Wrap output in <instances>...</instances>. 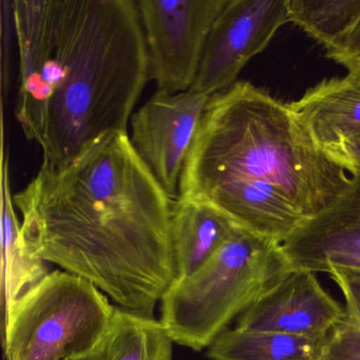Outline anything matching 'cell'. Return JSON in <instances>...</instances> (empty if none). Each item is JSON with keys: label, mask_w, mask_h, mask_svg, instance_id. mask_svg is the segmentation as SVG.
Returning a JSON list of instances; mask_svg holds the SVG:
<instances>
[{"label": "cell", "mask_w": 360, "mask_h": 360, "mask_svg": "<svg viewBox=\"0 0 360 360\" xmlns=\"http://www.w3.org/2000/svg\"><path fill=\"white\" fill-rule=\"evenodd\" d=\"M351 172L322 148L290 104L248 82L212 94L187 155L178 199L197 201L217 187L266 182L307 219L349 188Z\"/></svg>", "instance_id": "3957f363"}, {"label": "cell", "mask_w": 360, "mask_h": 360, "mask_svg": "<svg viewBox=\"0 0 360 360\" xmlns=\"http://www.w3.org/2000/svg\"><path fill=\"white\" fill-rule=\"evenodd\" d=\"M335 155L347 165L351 174L360 172V136L345 141Z\"/></svg>", "instance_id": "44dd1931"}, {"label": "cell", "mask_w": 360, "mask_h": 360, "mask_svg": "<svg viewBox=\"0 0 360 360\" xmlns=\"http://www.w3.org/2000/svg\"><path fill=\"white\" fill-rule=\"evenodd\" d=\"M290 105L316 142L334 155L345 141L360 136V77L321 82Z\"/></svg>", "instance_id": "7c38bea8"}, {"label": "cell", "mask_w": 360, "mask_h": 360, "mask_svg": "<svg viewBox=\"0 0 360 360\" xmlns=\"http://www.w3.org/2000/svg\"><path fill=\"white\" fill-rule=\"evenodd\" d=\"M237 227L229 217L207 204L174 200L170 242L176 280L188 277L201 269Z\"/></svg>", "instance_id": "4fadbf2b"}, {"label": "cell", "mask_w": 360, "mask_h": 360, "mask_svg": "<svg viewBox=\"0 0 360 360\" xmlns=\"http://www.w3.org/2000/svg\"><path fill=\"white\" fill-rule=\"evenodd\" d=\"M20 52L15 117L44 163L60 165L127 132L149 79L136 0H13Z\"/></svg>", "instance_id": "7a4b0ae2"}, {"label": "cell", "mask_w": 360, "mask_h": 360, "mask_svg": "<svg viewBox=\"0 0 360 360\" xmlns=\"http://www.w3.org/2000/svg\"><path fill=\"white\" fill-rule=\"evenodd\" d=\"M286 22L288 0H227L208 35L189 90L212 96L231 87L243 67Z\"/></svg>", "instance_id": "52a82bcc"}, {"label": "cell", "mask_w": 360, "mask_h": 360, "mask_svg": "<svg viewBox=\"0 0 360 360\" xmlns=\"http://www.w3.org/2000/svg\"><path fill=\"white\" fill-rule=\"evenodd\" d=\"M328 275L345 297L347 317L360 326V271L335 269Z\"/></svg>", "instance_id": "d6986e66"}, {"label": "cell", "mask_w": 360, "mask_h": 360, "mask_svg": "<svg viewBox=\"0 0 360 360\" xmlns=\"http://www.w3.org/2000/svg\"><path fill=\"white\" fill-rule=\"evenodd\" d=\"M172 345L161 320L115 307L108 330L87 360H172Z\"/></svg>", "instance_id": "9a60e30c"}, {"label": "cell", "mask_w": 360, "mask_h": 360, "mask_svg": "<svg viewBox=\"0 0 360 360\" xmlns=\"http://www.w3.org/2000/svg\"><path fill=\"white\" fill-rule=\"evenodd\" d=\"M13 200L32 256L91 282L120 309L153 317L176 280L174 199L128 132H108L60 165L43 163Z\"/></svg>", "instance_id": "6da1fadb"}, {"label": "cell", "mask_w": 360, "mask_h": 360, "mask_svg": "<svg viewBox=\"0 0 360 360\" xmlns=\"http://www.w3.org/2000/svg\"><path fill=\"white\" fill-rule=\"evenodd\" d=\"M1 6V58H3V94L9 82V53L12 29H14L13 0H3Z\"/></svg>", "instance_id": "ffe728a7"}, {"label": "cell", "mask_w": 360, "mask_h": 360, "mask_svg": "<svg viewBox=\"0 0 360 360\" xmlns=\"http://www.w3.org/2000/svg\"><path fill=\"white\" fill-rule=\"evenodd\" d=\"M320 360H360V326L345 316L328 334Z\"/></svg>", "instance_id": "ac0fdd59"}, {"label": "cell", "mask_w": 360, "mask_h": 360, "mask_svg": "<svg viewBox=\"0 0 360 360\" xmlns=\"http://www.w3.org/2000/svg\"><path fill=\"white\" fill-rule=\"evenodd\" d=\"M1 245H3L4 316L11 311L16 301L49 275L47 262L32 256L27 250L20 235V222L15 212L13 195L10 187L9 161L3 160V216H1Z\"/></svg>", "instance_id": "5bb4252c"}, {"label": "cell", "mask_w": 360, "mask_h": 360, "mask_svg": "<svg viewBox=\"0 0 360 360\" xmlns=\"http://www.w3.org/2000/svg\"><path fill=\"white\" fill-rule=\"evenodd\" d=\"M195 202L207 204L241 229L280 244L307 220L281 189L258 181L217 187Z\"/></svg>", "instance_id": "8fae6325"}, {"label": "cell", "mask_w": 360, "mask_h": 360, "mask_svg": "<svg viewBox=\"0 0 360 360\" xmlns=\"http://www.w3.org/2000/svg\"><path fill=\"white\" fill-rule=\"evenodd\" d=\"M345 316L315 273L292 269L240 316L235 328L323 338Z\"/></svg>", "instance_id": "9c48e42d"}, {"label": "cell", "mask_w": 360, "mask_h": 360, "mask_svg": "<svg viewBox=\"0 0 360 360\" xmlns=\"http://www.w3.org/2000/svg\"><path fill=\"white\" fill-rule=\"evenodd\" d=\"M288 22L319 41L338 47L360 22V0H288Z\"/></svg>", "instance_id": "e0dca14e"}, {"label": "cell", "mask_w": 360, "mask_h": 360, "mask_svg": "<svg viewBox=\"0 0 360 360\" xmlns=\"http://www.w3.org/2000/svg\"><path fill=\"white\" fill-rule=\"evenodd\" d=\"M115 307L88 280L51 271L4 316L6 359L87 360Z\"/></svg>", "instance_id": "5b68a950"}, {"label": "cell", "mask_w": 360, "mask_h": 360, "mask_svg": "<svg viewBox=\"0 0 360 360\" xmlns=\"http://www.w3.org/2000/svg\"><path fill=\"white\" fill-rule=\"evenodd\" d=\"M210 96L157 92L130 119L132 146L172 199Z\"/></svg>", "instance_id": "ba28073f"}, {"label": "cell", "mask_w": 360, "mask_h": 360, "mask_svg": "<svg viewBox=\"0 0 360 360\" xmlns=\"http://www.w3.org/2000/svg\"><path fill=\"white\" fill-rule=\"evenodd\" d=\"M328 336L227 328L208 347L207 356L212 360H320Z\"/></svg>", "instance_id": "2e32d148"}, {"label": "cell", "mask_w": 360, "mask_h": 360, "mask_svg": "<svg viewBox=\"0 0 360 360\" xmlns=\"http://www.w3.org/2000/svg\"><path fill=\"white\" fill-rule=\"evenodd\" d=\"M281 244L238 226L214 256L162 297L161 322L172 341L208 349L263 294L292 271Z\"/></svg>", "instance_id": "277c9868"}, {"label": "cell", "mask_w": 360, "mask_h": 360, "mask_svg": "<svg viewBox=\"0 0 360 360\" xmlns=\"http://www.w3.org/2000/svg\"><path fill=\"white\" fill-rule=\"evenodd\" d=\"M330 207L307 219L281 243L292 269L360 271V172Z\"/></svg>", "instance_id": "30bf717a"}, {"label": "cell", "mask_w": 360, "mask_h": 360, "mask_svg": "<svg viewBox=\"0 0 360 360\" xmlns=\"http://www.w3.org/2000/svg\"><path fill=\"white\" fill-rule=\"evenodd\" d=\"M227 0H136L157 92L188 91Z\"/></svg>", "instance_id": "8992f818"}]
</instances>
